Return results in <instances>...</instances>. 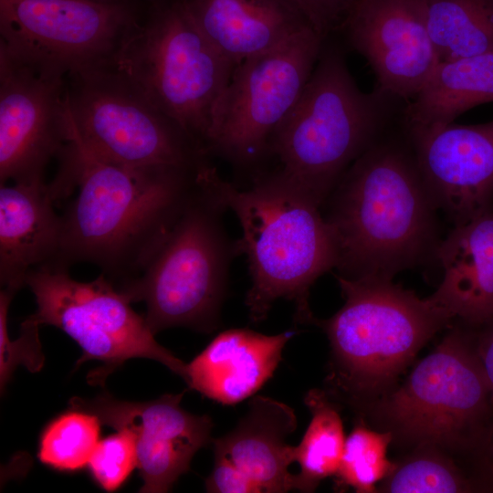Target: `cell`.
Returning <instances> with one entry per match:
<instances>
[{
	"mask_svg": "<svg viewBox=\"0 0 493 493\" xmlns=\"http://www.w3.org/2000/svg\"><path fill=\"white\" fill-rule=\"evenodd\" d=\"M58 174L77 197L61 217L52 262L98 266L115 287L136 278L194 196L199 169L130 168L101 160L70 137Z\"/></svg>",
	"mask_w": 493,
	"mask_h": 493,
	"instance_id": "1",
	"label": "cell"
},
{
	"mask_svg": "<svg viewBox=\"0 0 493 493\" xmlns=\"http://www.w3.org/2000/svg\"><path fill=\"white\" fill-rule=\"evenodd\" d=\"M340 276L385 277L436 259L437 211L404 119L343 173L327 200ZM326 200V201H327Z\"/></svg>",
	"mask_w": 493,
	"mask_h": 493,
	"instance_id": "2",
	"label": "cell"
},
{
	"mask_svg": "<svg viewBox=\"0 0 493 493\" xmlns=\"http://www.w3.org/2000/svg\"><path fill=\"white\" fill-rule=\"evenodd\" d=\"M209 177L242 228L236 249L248 262L251 287L246 305L251 321H263L273 303L285 299L295 305L297 323H312L310 288L337 262L333 236L320 206L279 172L257 178L246 190L222 179L213 165Z\"/></svg>",
	"mask_w": 493,
	"mask_h": 493,
	"instance_id": "3",
	"label": "cell"
},
{
	"mask_svg": "<svg viewBox=\"0 0 493 493\" xmlns=\"http://www.w3.org/2000/svg\"><path fill=\"white\" fill-rule=\"evenodd\" d=\"M405 104L376 86L362 91L341 47L325 40L268 152L280 161L278 172L321 206L352 163L403 120Z\"/></svg>",
	"mask_w": 493,
	"mask_h": 493,
	"instance_id": "4",
	"label": "cell"
},
{
	"mask_svg": "<svg viewBox=\"0 0 493 493\" xmlns=\"http://www.w3.org/2000/svg\"><path fill=\"white\" fill-rule=\"evenodd\" d=\"M210 165L199 169L194 196L143 270L116 287L131 303H145L153 334L173 327L211 332L219 323L237 253L224 229L227 209L212 186Z\"/></svg>",
	"mask_w": 493,
	"mask_h": 493,
	"instance_id": "5",
	"label": "cell"
},
{
	"mask_svg": "<svg viewBox=\"0 0 493 493\" xmlns=\"http://www.w3.org/2000/svg\"><path fill=\"white\" fill-rule=\"evenodd\" d=\"M345 302L330 319H314L332 354L330 382L355 403L390 384L419 350L453 320L429 297L385 277L336 276Z\"/></svg>",
	"mask_w": 493,
	"mask_h": 493,
	"instance_id": "6",
	"label": "cell"
},
{
	"mask_svg": "<svg viewBox=\"0 0 493 493\" xmlns=\"http://www.w3.org/2000/svg\"><path fill=\"white\" fill-rule=\"evenodd\" d=\"M108 65L206 152L213 110L236 65L204 36L183 0L155 8Z\"/></svg>",
	"mask_w": 493,
	"mask_h": 493,
	"instance_id": "7",
	"label": "cell"
},
{
	"mask_svg": "<svg viewBox=\"0 0 493 493\" xmlns=\"http://www.w3.org/2000/svg\"><path fill=\"white\" fill-rule=\"evenodd\" d=\"M492 409L475 332L458 327L378 405L393 435L430 447L482 449L493 427Z\"/></svg>",
	"mask_w": 493,
	"mask_h": 493,
	"instance_id": "8",
	"label": "cell"
},
{
	"mask_svg": "<svg viewBox=\"0 0 493 493\" xmlns=\"http://www.w3.org/2000/svg\"><path fill=\"white\" fill-rule=\"evenodd\" d=\"M68 139L130 168L197 170L208 154L109 65L67 77Z\"/></svg>",
	"mask_w": 493,
	"mask_h": 493,
	"instance_id": "9",
	"label": "cell"
},
{
	"mask_svg": "<svg viewBox=\"0 0 493 493\" xmlns=\"http://www.w3.org/2000/svg\"><path fill=\"white\" fill-rule=\"evenodd\" d=\"M25 286L37 303L26 319L55 326L74 340L82 351L77 367L100 362L88 375L90 384L103 386L109 374L132 358L154 360L185 379L186 364L156 341L144 315L137 314L103 274L81 282L70 277L68 267L44 264L28 271Z\"/></svg>",
	"mask_w": 493,
	"mask_h": 493,
	"instance_id": "10",
	"label": "cell"
},
{
	"mask_svg": "<svg viewBox=\"0 0 493 493\" xmlns=\"http://www.w3.org/2000/svg\"><path fill=\"white\" fill-rule=\"evenodd\" d=\"M324 41L309 26L237 65L215 104L207 154L242 167L260 162L276 128L299 100Z\"/></svg>",
	"mask_w": 493,
	"mask_h": 493,
	"instance_id": "11",
	"label": "cell"
},
{
	"mask_svg": "<svg viewBox=\"0 0 493 493\" xmlns=\"http://www.w3.org/2000/svg\"><path fill=\"white\" fill-rule=\"evenodd\" d=\"M138 24L124 2L0 0V50L68 77L108 65Z\"/></svg>",
	"mask_w": 493,
	"mask_h": 493,
	"instance_id": "12",
	"label": "cell"
},
{
	"mask_svg": "<svg viewBox=\"0 0 493 493\" xmlns=\"http://www.w3.org/2000/svg\"><path fill=\"white\" fill-rule=\"evenodd\" d=\"M68 142L67 77L0 50V184L44 179Z\"/></svg>",
	"mask_w": 493,
	"mask_h": 493,
	"instance_id": "13",
	"label": "cell"
},
{
	"mask_svg": "<svg viewBox=\"0 0 493 493\" xmlns=\"http://www.w3.org/2000/svg\"><path fill=\"white\" fill-rule=\"evenodd\" d=\"M184 393L147 402L119 400L103 393L92 399L76 396L68 404L70 409L93 414L101 424L130 433L143 482L140 492L164 493L189 470L195 453L212 440V419L185 411L180 404Z\"/></svg>",
	"mask_w": 493,
	"mask_h": 493,
	"instance_id": "14",
	"label": "cell"
},
{
	"mask_svg": "<svg viewBox=\"0 0 493 493\" xmlns=\"http://www.w3.org/2000/svg\"><path fill=\"white\" fill-rule=\"evenodd\" d=\"M340 28L371 66L375 86L406 103L439 63L425 0H355Z\"/></svg>",
	"mask_w": 493,
	"mask_h": 493,
	"instance_id": "15",
	"label": "cell"
},
{
	"mask_svg": "<svg viewBox=\"0 0 493 493\" xmlns=\"http://www.w3.org/2000/svg\"><path fill=\"white\" fill-rule=\"evenodd\" d=\"M404 127L425 184L453 226L493 207V120Z\"/></svg>",
	"mask_w": 493,
	"mask_h": 493,
	"instance_id": "16",
	"label": "cell"
},
{
	"mask_svg": "<svg viewBox=\"0 0 493 493\" xmlns=\"http://www.w3.org/2000/svg\"><path fill=\"white\" fill-rule=\"evenodd\" d=\"M295 331L266 335L249 329L219 333L189 363L185 383L222 404H236L255 394L274 374Z\"/></svg>",
	"mask_w": 493,
	"mask_h": 493,
	"instance_id": "17",
	"label": "cell"
},
{
	"mask_svg": "<svg viewBox=\"0 0 493 493\" xmlns=\"http://www.w3.org/2000/svg\"><path fill=\"white\" fill-rule=\"evenodd\" d=\"M435 258L444 274L429 299L471 327L493 320V207L454 226Z\"/></svg>",
	"mask_w": 493,
	"mask_h": 493,
	"instance_id": "18",
	"label": "cell"
},
{
	"mask_svg": "<svg viewBox=\"0 0 493 493\" xmlns=\"http://www.w3.org/2000/svg\"><path fill=\"white\" fill-rule=\"evenodd\" d=\"M297 416L288 404L256 395L246 414L228 434L213 441L215 458L233 465L258 492L282 493L295 489L294 446L286 438L297 428Z\"/></svg>",
	"mask_w": 493,
	"mask_h": 493,
	"instance_id": "19",
	"label": "cell"
},
{
	"mask_svg": "<svg viewBox=\"0 0 493 493\" xmlns=\"http://www.w3.org/2000/svg\"><path fill=\"white\" fill-rule=\"evenodd\" d=\"M51 184L44 179L0 184V282L20 288L29 270L53 261L61 217Z\"/></svg>",
	"mask_w": 493,
	"mask_h": 493,
	"instance_id": "20",
	"label": "cell"
},
{
	"mask_svg": "<svg viewBox=\"0 0 493 493\" xmlns=\"http://www.w3.org/2000/svg\"><path fill=\"white\" fill-rule=\"evenodd\" d=\"M183 3L204 36L236 67L311 26L291 0Z\"/></svg>",
	"mask_w": 493,
	"mask_h": 493,
	"instance_id": "21",
	"label": "cell"
},
{
	"mask_svg": "<svg viewBox=\"0 0 493 493\" xmlns=\"http://www.w3.org/2000/svg\"><path fill=\"white\" fill-rule=\"evenodd\" d=\"M493 101V52L439 62L424 87L404 107L413 127H438L479 104Z\"/></svg>",
	"mask_w": 493,
	"mask_h": 493,
	"instance_id": "22",
	"label": "cell"
},
{
	"mask_svg": "<svg viewBox=\"0 0 493 493\" xmlns=\"http://www.w3.org/2000/svg\"><path fill=\"white\" fill-rule=\"evenodd\" d=\"M439 62L493 52V0H425Z\"/></svg>",
	"mask_w": 493,
	"mask_h": 493,
	"instance_id": "23",
	"label": "cell"
},
{
	"mask_svg": "<svg viewBox=\"0 0 493 493\" xmlns=\"http://www.w3.org/2000/svg\"><path fill=\"white\" fill-rule=\"evenodd\" d=\"M304 403L311 419L298 446L294 458L300 470L295 474V489L313 492L326 477L335 476L343 453V424L336 405L326 392L309 390Z\"/></svg>",
	"mask_w": 493,
	"mask_h": 493,
	"instance_id": "24",
	"label": "cell"
},
{
	"mask_svg": "<svg viewBox=\"0 0 493 493\" xmlns=\"http://www.w3.org/2000/svg\"><path fill=\"white\" fill-rule=\"evenodd\" d=\"M100 420L93 414L70 409L54 418L41 433L37 457L59 471L88 467L100 441Z\"/></svg>",
	"mask_w": 493,
	"mask_h": 493,
	"instance_id": "25",
	"label": "cell"
},
{
	"mask_svg": "<svg viewBox=\"0 0 493 493\" xmlns=\"http://www.w3.org/2000/svg\"><path fill=\"white\" fill-rule=\"evenodd\" d=\"M393 439L391 431L377 432L358 424L345 439L336 477L339 488H351L359 493H372L375 485L396 467L387 457Z\"/></svg>",
	"mask_w": 493,
	"mask_h": 493,
	"instance_id": "26",
	"label": "cell"
},
{
	"mask_svg": "<svg viewBox=\"0 0 493 493\" xmlns=\"http://www.w3.org/2000/svg\"><path fill=\"white\" fill-rule=\"evenodd\" d=\"M419 453L392 471L380 488L390 493L470 492L477 487L436 450Z\"/></svg>",
	"mask_w": 493,
	"mask_h": 493,
	"instance_id": "27",
	"label": "cell"
},
{
	"mask_svg": "<svg viewBox=\"0 0 493 493\" xmlns=\"http://www.w3.org/2000/svg\"><path fill=\"white\" fill-rule=\"evenodd\" d=\"M88 467L102 489L120 488L137 467V451L131 435L121 430L100 440Z\"/></svg>",
	"mask_w": 493,
	"mask_h": 493,
	"instance_id": "28",
	"label": "cell"
},
{
	"mask_svg": "<svg viewBox=\"0 0 493 493\" xmlns=\"http://www.w3.org/2000/svg\"><path fill=\"white\" fill-rule=\"evenodd\" d=\"M323 40L340 28L355 0H291Z\"/></svg>",
	"mask_w": 493,
	"mask_h": 493,
	"instance_id": "29",
	"label": "cell"
},
{
	"mask_svg": "<svg viewBox=\"0 0 493 493\" xmlns=\"http://www.w3.org/2000/svg\"><path fill=\"white\" fill-rule=\"evenodd\" d=\"M207 492L213 493H257V487L233 465L215 458L211 474L205 480Z\"/></svg>",
	"mask_w": 493,
	"mask_h": 493,
	"instance_id": "30",
	"label": "cell"
},
{
	"mask_svg": "<svg viewBox=\"0 0 493 493\" xmlns=\"http://www.w3.org/2000/svg\"><path fill=\"white\" fill-rule=\"evenodd\" d=\"M475 328L476 349L493 402V320Z\"/></svg>",
	"mask_w": 493,
	"mask_h": 493,
	"instance_id": "31",
	"label": "cell"
},
{
	"mask_svg": "<svg viewBox=\"0 0 493 493\" xmlns=\"http://www.w3.org/2000/svg\"><path fill=\"white\" fill-rule=\"evenodd\" d=\"M483 450L487 453L488 463H489V469L491 470L493 474V427L491 429L490 435L487 440V443L485 446L483 447Z\"/></svg>",
	"mask_w": 493,
	"mask_h": 493,
	"instance_id": "32",
	"label": "cell"
},
{
	"mask_svg": "<svg viewBox=\"0 0 493 493\" xmlns=\"http://www.w3.org/2000/svg\"><path fill=\"white\" fill-rule=\"evenodd\" d=\"M100 1H109V2H124V0H100Z\"/></svg>",
	"mask_w": 493,
	"mask_h": 493,
	"instance_id": "33",
	"label": "cell"
}]
</instances>
